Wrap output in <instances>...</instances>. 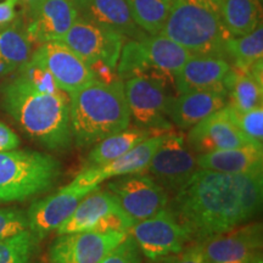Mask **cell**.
Segmentation results:
<instances>
[{"label": "cell", "instance_id": "obj_1", "mask_svg": "<svg viewBox=\"0 0 263 263\" xmlns=\"http://www.w3.org/2000/svg\"><path fill=\"white\" fill-rule=\"evenodd\" d=\"M262 196V173L197 170L174 193L171 210L199 242L251 221L261 211Z\"/></svg>", "mask_w": 263, "mask_h": 263}, {"label": "cell", "instance_id": "obj_2", "mask_svg": "<svg viewBox=\"0 0 263 263\" xmlns=\"http://www.w3.org/2000/svg\"><path fill=\"white\" fill-rule=\"evenodd\" d=\"M0 104L39 145L58 153L71 149L70 99L65 91L43 93L16 77L0 89Z\"/></svg>", "mask_w": 263, "mask_h": 263}, {"label": "cell", "instance_id": "obj_3", "mask_svg": "<svg viewBox=\"0 0 263 263\" xmlns=\"http://www.w3.org/2000/svg\"><path fill=\"white\" fill-rule=\"evenodd\" d=\"M72 139L78 147L95 145L105 138L127 129L129 107L123 81H91L68 94Z\"/></svg>", "mask_w": 263, "mask_h": 263}, {"label": "cell", "instance_id": "obj_4", "mask_svg": "<svg viewBox=\"0 0 263 263\" xmlns=\"http://www.w3.org/2000/svg\"><path fill=\"white\" fill-rule=\"evenodd\" d=\"M160 34L193 55L226 60V43L233 37L223 24L216 0H173Z\"/></svg>", "mask_w": 263, "mask_h": 263}, {"label": "cell", "instance_id": "obj_5", "mask_svg": "<svg viewBox=\"0 0 263 263\" xmlns=\"http://www.w3.org/2000/svg\"><path fill=\"white\" fill-rule=\"evenodd\" d=\"M61 176V163L31 150L0 151V203L25 201L47 192Z\"/></svg>", "mask_w": 263, "mask_h": 263}, {"label": "cell", "instance_id": "obj_6", "mask_svg": "<svg viewBox=\"0 0 263 263\" xmlns=\"http://www.w3.org/2000/svg\"><path fill=\"white\" fill-rule=\"evenodd\" d=\"M173 82L155 76H137L124 82V94L130 120L139 128L167 133L173 124L167 117L172 95L168 84ZM174 85V84H173Z\"/></svg>", "mask_w": 263, "mask_h": 263}, {"label": "cell", "instance_id": "obj_7", "mask_svg": "<svg viewBox=\"0 0 263 263\" xmlns=\"http://www.w3.org/2000/svg\"><path fill=\"white\" fill-rule=\"evenodd\" d=\"M115 195L97 188L78 203L70 218L58 228L59 234L78 232H126L134 224Z\"/></svg>", "mask_w": 263, "mask_h": 263}, {"label": "cell", "instance_id": "obj_8", "mask_svg": "<svg viewBox=\"0 0 263 263\" xmlns=\"http://www.w3.org/2000/svg\"><path fill=\"white\" fill-rule=\"evenodd\" d=\"M141 255L150 262L180 252L193 241L188 229L168 206L154 216L134 223L128 230Z\"/></svg>", "mask_w": 263, "mask_h": 263}, {"label": "cell", "instance_id": "obj_9", "mask_svg": "<svg viewBox=\"0 0 263 263\" xmlns=\"http://www.w3.org/2000/svg\"><path fill=\"white\" fill-rule=\"evenodd\" d=\"M153 178L167 193H176L199 170L197 155L180 133L164 134L147 166Z\"/></svg>", "mask_w": 263, "mask_h": 263}, {"label": "cell", "instance_id": "obj_10", "mask_svg": "<svg viewBox=\"0 0 263 263\" xmlns=\"http://www.w3.org/2000/svg\"><path fill=\"white\" fill-rule=\"evenodd\" d=\"M197 244L207 263H262V224L246 222Z\"/></svg>", "mask_w": 263, "mask_h": 263}, {"label": "cell", "instance_id": "obj_11", "mask_svg": "<svg viewBox=\"0 0 263 263\" xmlns=\"http://www.w3.org/2000/svg\"><path fill=\"white\" fill-rule=\"evenodd\" d=\"M107 190L136 223L154 216L170 202V194L153 177L141 173L116 177L107 184Z\"/></svg>", "mask_w": 263, "mask_h": 263}, {"label": "cell", "instance_id": "obj_12", "mask_svg": "<svg viewBox=\"0 0 263 263\" xmlns=\"http://www.w3.org/2000/svg\"><path fill=\"white\" fill-rule=\"evenodd\" d=\"M127 235L126 232L59 234L49 249V263H99Z\"/></svg>", "mask_w": 263, "mask_h": 263}, {"label": "cell", "instance_id": "obj_13", "mask_svg": "<svg viewBox=\"0 0 263 263\" xmlns=\"http://www.w3.org/2000/svg\"><path fill=\"white\" fill-rule=\"evenodd\" d=\"M124 38L121 33L78 18L60 42L73 50L87 65L104 61L116 68Z\"/></svg>", "mask_w": 263, "mask_h": 263}, {"label": "cell", "instance_id": "obj_14", "mask_svg": "<svg viewBox=\"0 0 263 263\" xmlns=\"http://www.w3.org/2000/svg\"><path fill=\"white\" fill-rule=\"evenodd\" d=\"M95 190V189H94ZM93 190L68 183L44 199L33 202L27 212L28 230L39 242L67 221L83 197Z\"/></svg>", "mask_w": 263, "mask_h": 263}, {"label": "cell", "instance_id": "obj_15", "mask_svg": "<svg viewBox=\"0 0 263 263\" xmlns=\"http://www.w3.org/2000/svg\"><path fill=\"white\" fill-rule=\"evenodd\" d=\"M31 60L44 66L59 88L67 95L95 80L89 66L62 42L39 45L37 50L32 52Z\"/></svg>", "mask_w": 263, "mask_h": 263}, {"label": "cell", "instance_id": "obj_16", "mask_svg": "<svg viewBox=\"0 0 263 263\" xmlns=\"http://www.w3.org/2000/svg\"><path fill=\"white\" fill-rule=\"evenodd\" d=\"M168 133V132H167ZM164 134H155L147 138L130 151L124 154L118 159H115L110 162L99 164V166L85 167L78 174L72 183L83 188H89L91 190L99 188L104 180L116 178V177L127 176V174L141 173L149 166L151 157L162 141Z\"/></svg>", "mask_w": 263, "mask_h": 263}, {"label": "cell", "instance_id": "obj_17", "mask_svg": "<svg viewBox=\"0 0 263 263\" xmlns=\"http://www.w3.org/2000/svg\"><path fill=\"white\" fill-rule=\"evenodd\" d=\"M185 139L196 155L252 144L233 122L226 106L190 128Z\"/></svg>", "mask_w": 263, "mask_h": 263}, {"label": "cell", "instance_id": "obj_18", "mask_svg": "<svg viewBox=\"0 0 263 263\" xmlns=\"http://www.w3.org/2000/svg\"><path fill=\"white\" fill-rule=\"evenodd\" d=\"M228 103L226 89H202L172 97L167 110L170 122L185 130L221 110Z\"/></svg>", "mask_w": 263, "mask_h": 263}, {"label": "cell", "instance_id": "obj_19", "mask_svg": "<svg viewBox=\"0 0 263 263\" xmlns=\"http://www.w3.org/2000/svg\"><path fill=\"white\" fill-rule=\"evenodd\" d=\"M77 20V10L68 0H45L26 31L31 43L38 45L60 42Z\"/></svg>", "mask_w": 263, "mask_h": 263}, {"label": "cell", "instance_id": "obj_20", "mask_svg": "<svg viewBox=\"0 0 263 263\" xmlns=\"http://www.w3.org/2000/svg\"><path fill=\"white\" fill-rule=\"evenodd\" d=\"M230 70V62L216 57L193 55L174 74V89L178 94L202 89H226L223 81Z\"/></svg>", "mask_w": 263, "mask_h": 263}, {"label": "cell", "instance_id": "obj_21", "mask_svg": "<svg viewBox=\"0 0 263 263\" xmlns=\"http://www.w3.org/2000/svg\"><path fill=\"white\" fill-rule=\"evenodd\" d=\"M78 18L130 39L145 37L134 21L127 0H87L78 10Z\"/></svg>", "mask_w": 263, "mask_h": 263}, {"label": "cell", "instance_id": "obj_22", "mask_svg": "<svg viewBox=\"0 0 263 263\" xmlns=\"http://www.w3.org/2000/svg\"><path fill=\"white\" fill-rule=\"evenodd\" d=\"M139 42L150 74L171 82H173L174 74L193 57L185 48L162 34L145 35Z\"/></svg>", "mask_w": 263, "mask_h": 263}, {"label": "cell", "instance_id": "obj_23", "mask_svg": "<svg viewBox=\"0 0 263 263\" xmlns=\"http://www.w3.org/2000/svg\"><path fill=\"white\" fill-rule=\"evenodd\" d=\"M199 170L222 173H262L263 149L261 145H248L212 151L197 155Z\"/></svg>", "mask_w": 263, "mask_h": 263}, {"label": "cell", "instance_id": "obj_24", "mask_svg": "<svg viewBox=\"0 0 263 263\" xmlns=\"http://www.w3.org/2000/svg\"><path fill=\"white\" fill-rule=\"evenodd\" d=\"M227 60L232 61L230 67L249 72L262 82L263 64V28L262 24L254 31L241 37H230L226 43Z\"/></svg>", "mask_w": 263, "mask_h": 263}, {"label": "cell", "instance_id": "obj_25", "mask_svg": "<svg viewBox=\"0 0 263 263\" xmlns=\"http://www.w3.org/2000/svg\"><path fill=\"white\" fill-rule=\"evenodd\" d=\"M32 55L29 41L22 18L15 21L0 31V76H8L17 71Z\"/></svg>", "mask_w": 263, "mask_h": 263}, {"label": "cell", "instance_id": "obj_26", "mask_svg": "<svg viewBox=\"0 0 263 263\" xmlns=\"http://www.w3.org/2000/svg\"><path fill=\"white\" fill-rule=\"evenodd\" d=\"M162 134L160 132L145 128H134V129H123L116 134L105 138L97 143L87 157V167L99 166L110 162L115 159H118L128 151H130L134 146L140 144L147 138Z\"/></svg>", "mask_w": 263, "mask_h": 263}, {"label": "cell", "instance_id": "obj_27", "mask_svg": "<svg viewBox=\"0 0 263 263\" xmlns=\"http://www.w3.org/2000/svg\"><path fill=\"white\" fill-rule=\"evenodd\" d=\"M219 11L233 37L248 34L262 24L261 0H221Z\"/></svg>", "mask_w": 263, "mask_h": 263}, {"label": "cell", "instance_id": "obj_28", "mask_svg": "<svg viewBox=\"0 0 263 263\" xmlns=\"http://www.w3.org/2000/svg\"><path fill=\"white\" fill-rule=\"evenodd\" d=\"M228 105L238 111H249L262 105L263 83L249 72L230 67L223 81Z\"/></svg>", "mask_w": 263, "mask_h": 263}, {"label": "cell", "instance_id": "obj_29", "mask_svg": "<svg viewBox=\"0 0 263 263\" xmlns=\"http://www.w3.org/2000/svg\"><path fill=\"white\" fill-rule=\"evenodd\" d=\"M173 0H127L132 16L141 31L149 35L160 34Z\"/></svg>", "mask_w": 263, "mask_h": 263}, {"label": "cell", "instance_id": "obj_30", "mask_svg": "<svg viewBox=\"0 0 263 263\" xmlns=\"http://www.w3.org/2000/svg\"><path fill=\"white\" fill-rule=\"evenodd\" d=\"M38 241L28 229L0 241V263H29Z\"/></svg>", "mask_w": 263, "mask_h": 263}, {"label": "cell", "instance_id": "obj_31", "mask_svg": "<svg viewBox=\"0 0 263 263\" xmlns=\"http://www.w3.org/2000/svg\"><path fill=\"white\" fill-rule=\"evenodd\" d=\"M226 110L235 126L244 136L256 145L263 143V107L257 106L249 111H238L230 105H226Z\"/></svg>", "mask_w": 263, "mask_h": 263}, {"label": "cell", "instance_id": "obj_32", "mask_svg": "<svg viewBox=\"0 0 263 263\" xmlns=\"http://www.w3.org/2000/svg\"><path fill=\"white\" fill-rule=\"evenodd\" d=\"M20 80H22L26 83L31 85L32 88L37 89L43 93H50L58 94L61 93V89L55 82L50 72H49L44 66H42L38 62L29 60L21 66L17 70Z\"/></svg>", "mask_w": 263, "mask_h": 263}, {"label": "cell", "instance_id": "obj_33", "mask_svg": "<svg viewBox=\"0 0 263 263\" xmlns=\"http://www.w3.org/2000/svg\"><path fill=\"white\" fill-rule=\"evenodd\" d=\"M28 229L27 213L18 209H0V241Z\"/></svg>", "mask_w": 263, "mask_h": 263}, {"label": "cell", "instance_id": "obj_34", "mask_svg": "<svg viewBox=\"0 0 263 263\" xmlns=\"http://www.w3.org/2000/svg\"><path fill=\"white\" fill-rule=\"evenodd\" d=\"M143 256L136 241L127 235L122 242L111 250L99 263H143Z\"/></svg>", "mask_w": 263, "mask_h": 263}, {"label": "cell", "instance_id": "obj_35", "mask_svg": "<svg viewBox=\"0 0 263 263\" xmlns=\"http://www.w3.org/2000/svg\"><path fill=\"white\" fill-rule=\"evenodd\" d=\"M153 263H207V261L200 245L194 242L193 245L186 246L180 252L166 256Z\"/></svg>", "mask_w": 263, "mask_h": 263}, {"label": "cell", "instance_id": "obj_36", "mask_svg": "<svg viewBox=\"0 0 263 263\" xmlns=\"http://www.w3.org/2000/svg\"><path fill=\"white\" fill-rule=\"evenodd\" d=\"M20 138L5 123L0 122V151L15 150L20 146Z\"/></svg>", "mask_w": 263, "mask_h": 263}, {"label": "cell", "instance_id": "obj_37", "mask_svg": "<svg viewBox=\"0 0 263 263\" xmlns=\"http://www.w3.org/2000/svg\"><path fill=\"white\" fill-rule=\"evenodd\" d=\"M17 0H4L0 3V31L8 27L17 17L16 6Z\"/></svg>", "mask_w": 263, "mask_h": 263}, {"label": "cell", "instance_id": "obj_38", "mask_svg": "<svg viewBox=\"0 0 263 263\" xmlns=\"http://www.w3.org/2000/svg\"><path fill=\"white\" fill-rule=\"evenodd\" d=\"M44 2L45 0H17V3L22 6V10L28 16L29 20L37 14L39 8Z\"/></svg>", "mask_w": 263, "mask_h": 263}, {"label": "cell", "instance_id": "obj_39", "mask_svg": "<svg viewBox=\"0 0 263 263\" xmlns=\"http://www.w3.org/2000/svg\"><path fill=\"white\" fill-rule=\"evenodd\" d=\"M68 2L73 5V8L77 10V12H78V10H80L82 6L85 4V2H87V0H68Z\"/></svg>", "mask_w": 263, "mask_h": 263}, {"label": "cell", "instance_id": "obj_40", "mask_svg": "<svg viewBox=\"0 0 263 263\" xmlns=\"http://www.w3.org/2000/svg\"><path fill=\"white\" fill-rule=\"evenodd\" d=\"M216 2H217V3H218V4H219V2H221V0H216Z\"/></svg>", "mask_w": 263, "mask_h": 263}]
</instances>
